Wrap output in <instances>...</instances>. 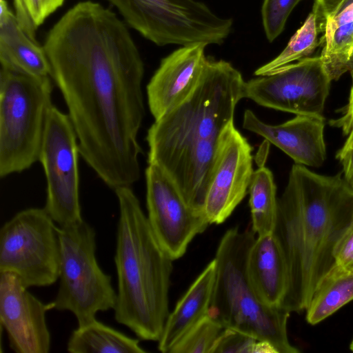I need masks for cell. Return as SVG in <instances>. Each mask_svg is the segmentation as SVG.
Segmentation results:
<instances>
[{"mask_svg": "<svg viewBox=\"0 0 353 353\" xmlns=\"http://www.w3.org/2000/svg\"><path fill=\"white\" fill-rule=\"evenodd\" d=\"M348 134L347 139L336 157L343 166L345 180L353 189V130Z\"/></svg>", "mask_w": 353, "mask_h": 353, "instance_id": "obj_29", "label": "cell"}, {"mask_svg": "<svg viewBox=\"0 0 353 353\" xmlns=\"http://www.w3.org/2000/svg\"><path fill=\"white\" fill-rule=\"evenodd\" d=\"M148 220L158 242L174 261L210 224L204 212L192 208L170 176L148 163L145 170Z\"/></svg>", "mask_w": 353, "mask_h": 353, "instance_id": "obj_11", "label": "cell"}, {"mask_svg": "<svg viewBox=\"0 0 353 353\" xmlns=\"http://www.w3.org/2000/svg\"><path fill=\"white\" fill-rule=\"evenodd\" d=\"M252 148L234 121L221 132L204 212L210 224L223 223L243 201L254 173Z\"/></svg>", "mask_w": 353, "mask_h": 353, "instance_id": "obj_12", "label": "cell"}, {"mask_svg": "<svg viewBox=\"0 0 353 353\" xmlns=\"http://www.w3.org/2000/svg\"><path fill=\"white\" fill-rule=\"evenodd\" d=\"M256 239L252 228L226 231L217 248L216 276L208 314L224 328L270 343L278 353H296L288 339L290 312L264 303L247 273L249 250Z\"/></svg>", "mask_w": 353, "mask_h": 353, "instance_id": "obj_5", "label": "cell"}, {"mask_svg": "<svg viewBox=\"0 0 353 353\" xmlns=\"http://www.w3.org/2000/svg\"><path fill=\"white\" fill-rule=\"evenodd\" d=\"M350 72H351V75H352V85H353V64H352V68H351V70H350Z\"/></svg>", "mask_w": 353, "mask_h": 353, "instance_id": "obj_32", "label": "cell"}, {"mask_svg": "<svg viewBox=\"0 0 353 353\" xmlns=\"http://www.w3.org/2000/svg\"><path fill=\"white\" fill-rule=\"evenodd\" d=\"M210 353H278L269 342L242 332L224 328Z\"/></svg>", "mask_w": 353, "mask_h": 353, "instance_id": "obj_26", "label": "cell"}, {"mask_svg": "<svg viewBox=\"0 0 353 353\" xmlns=\"http://www.w3.org/2000/svg\"><path fill=\"white\" fill-rule=\"evenodd\" d=\"M79 142L68 114L50 108L39 161L47 182L43 208L59 227L83 221L79 201Z\"/></svg>", "mask_w": 353, "mask_h": 353, "instance_id": "obj_9", "label": "cell"}, {"mask_svg": "<svg viewBox=\"0 0 353 353\" xmlns=\"http://www.w3.org/2000/svg\"><path fill=\"white\" fill-rule=\"evenodd\" d=\"M347 0H315L314 7L316 8L319 19L322 18L323 21L336 14L346 4Z\"/></svg>", "mask_w": 353, "mask_h": 353, "instance_id": "obj_30", "label": "cell"}, {"mask_svg": "<svg viewBox=\"0 0 353 353\" xmlns=\"http://www.w3.org/2000/svg\"><path fill=\"white\" fill-rule=\"evenodd\" d=\"M51 77L1 68L0 176L20 173L39 161L49 110Z\"/></svg>", "mask_w": 353, "mask_h": 353, "instance_id": "obj_6", "label": "cell"}, {"mask_svg": "<svg viewBox=\"0 0 353 353\" xmlns=\"http://www.w3.org/2000/svg\"><path fill=\"white\" fill-rule=\"evenodd\" d=\"M53 309L25 287L14 274L0 272V322L17 353H48L50 334L46 314Z\"/></svg>", "mask_w": 353, "mask_h": 353, "instance_id": "obj_13", "label": "cell"}, {"mask_svg": "<svg viewBox=\"0 0 353 353\" xmlns=\"http://www.w3.org/2000/svg\"><path fill=\"white\" fill-rule=\"evenodd\" d=\"M353 225V189L339 173L323 176L295 163L281 196L273 234L288 271L280 307L307 309L322 278L336 265L337 245Z\"/></svg>", "mask_w": 353, "mask_h": 353, "instance_id": "obj_2", "label": "cell"}, {"mask_svg": "<svg viewBox=\"0 0 353 353\" xmlns=\"http://www.w3.org/2000/svg\"><path fill=\"white\" fill-rule=\"evenodd\" d=\"M114 191L119 208L114 318L141 339L159 341L170 314L173 260L158 242L131 188Z\"/></svg>", "mask_w": 353, "mask_h": 353, "instance_id": "obj_3", "label": "cell"}, {"mask_svg": "<svg viewBox=\"0 0 353 353\" xmlns=\"http://www.w3.org/2000/svg\"><path fill=\"white\" fill-rule=\"evenodd\" d=\"M331 81L321 57H307L245 81L243 98L296 115H322Z\"/></svg>", "mask_w": 353, "mask_h": 353, "instance_id": "obj_10", "label": "cell"}, {"mask_svg": "<svg viewBox=\"0 0 353 353\" xmlns=\"http://www.w3.org/2000/svg\"><path fill=\"white\" fill-rule=\"evenodd\" d=\"M204 43L183 46L163 58L147 88L148 104L157 120L181 103L199 81L207 61Z\"/></svg>", "mask_w": 353, "mask_h": 353, "instance_id": "obj_14", "label": "cell"}, {"mask_svg": "<svg viewBox=\"0 0 353 353\" xmlns=\"http://www.w3.org/2000/svg\"><path fill=\"white\" fill-rule=\"evenodd\" d=\"M247 273L260 299L270 306H280L288 283L285 261L273 233L256 237L248 252Z\"/></svg>", "mask_w": 353, "mask_h": 353, "instance_id": "obj_17", "label": "cell"}, {"mask_svg": "<svg viewBox=\"0 0 353 353\" xmlns=\"http://www.w3.org/2000/svg\"><path fill=\"white\" fill-rule=\"evenodd\" d=\"M65 0H12L15 15L21 28L35 40L36 31Z\"/></svg>", "mask_w": 353, "mask_h": 353, "instance_id": "obj_25", "label": "cell"}, {"mask_svg": "<svg viewBox=\"0 0 353 353\" xmlns=\"http://www.w3.org/2000/svg\"><path fill=\"white\" fill-rule=\"evenodd\" d=\"M1 68L26 75L51 77L50 65L43 48L20 26L6 0H0Z\"/></svg>", "mask_w": 353, "mask_h": 353, "instance_id": "obj_16", "label": "cell"}, {"mask_svg": "<svg viewBox=\"0 0 353 353\" xmlns=\"http://www.w3.org/2000/svg\"><path fill=\"white\" fill-rule=\"evenodd\" d=\"M244 84L242 74L230 63L208 59L193 92L149 128L148 163L168 172L192 146L219 138L234 121Z\"/></svg>", "mask_w": 353, "mask_h": 353, "instance_id": "obj_4", "label": "cell"}, {"mask_svg": "<svg viewBox=\"0 0 353 353\" xmlns=\"http://www.w3.org/2000/svg\"><path fill=\"white\" fill-rule=\"evenodd\" d=\"M43 46L80 155L110 188L130 187L140 177L144 64L127 26L101 3L80 1Z\"/></svg>", "mask_w": 353, "mask_h": 353, "instance_id": "obj_1", "label": "cell"}, {"mask_svg": "<svg viewBox=\"0 0 353 353\" xmlns=\"http://www.w3.org/2000/svg\"><path fill=\"white\" fill-rule=\"evenodd\" d=\"M301 1H263L261 7L262 21L265 36L270 42H272L283 32L290 12Z\"/></svg>", "mask_w": 353, "mask_h": 353, "instance_id": "obj_27", "label": "cell"}, {"mask_svg": "<svg viewBox=\"0 0 353 353\" xmlns=\"http://www.w3.org/2000/svg\"><path fill=\"white\" fill-rule=\"evenodd\" d=\"M320 55L330 79L338 80L353 64V2L324 20Z\"/></svg>", "mask_w": 353, "mask_h": 353, "instance_id": "obj_19", "label": "cell"}, {"mask_svg": "<svg viewBox=\"0 0 353 353\" xmlns=\"http://www.w3.org/2000/svg\"><path fill=\"white\" fill-rule=\"evenodd\" d=\"M215 259L210 261L169 314L158 349L170 352L174 345L208 314L216 276Z\"/></svg>", "mask_w": 353, "mask_h": 353, "instance_id": "obj_18", "label": "cell"}, {"mask_svg": "<svg viewBox=\"0 0 353 353\" xmlns=\"http://www.w3.org/2000/svg\"><path fill=\"white\" fill-rule=\"evenodd\" d=\"M67 350L71 353H145L139 341L120 332L96 319L78 325L72 332Z\"/></svg>", "mask_w": 353, "mask_h": 353, "instance_id": "obj_20", "label": "cell"}, {"mask_svg": "<svg viewBox=\"0 0 353 353\" xmlns=\"http://www.w3.org/2000/svg\"><path fill=\"white\" fill-rule=\"evenodd\" d=\"M243 127L281 149L297 164L319 167L325 160V121L322 115L299 114L283 123L271 125L247 110Z\"/></svg>", "mask_w": 353, "mask_h": 353, "instance_id": "obj_15", "label": "cell"}, {"mask_svg": "<svg viewBox=\"0 0 353 353\" xmlns=\"http://www.w3.org/2000/svg\"><path fill=\"white\" fill-rule=\"evenodd\" d=\"M252 230L257 236L273 232L277 217L276 187L272 172L262 166L254 171L248 188Z\"/></svg>", "mask_w": 353, "mask_h": 353, "instance_id": "obj_22", "label": "cell"}, {"mask_svg": "<svg viewBox=\"0 0 353 353\" xmlns=\"http://www.w3.org/2000/svg\"><path fill=\"white\" fill-rule=\"evenodd\" d=\"M319 14L315 7L303 25L291 37L287 46L274 59L254 72L257 77L272 74L292 62L307 58L318 46Z\"/></svg>", "mask_w": 353, "mask_h": 353, "instance_id": "obj_23", "label": "cell"}, {"mask_svg": "<svg viewBox=\"0 0 353 353\" xmlns=\"http://www.w3.org/2000/svg\"><path fill=\"white\" fill-rule=\"evenodd\" d=\"M57 229L44 208L17 212L0 230V272L15 274L28 288L54 283L61 256Z\"/></svg>", "mask_w": 353, "mask_h": 353, "instance_id": "obj_8", "label": "cell"}, {"mask_svg": "<svg viewBox=\"0 0 353 353\" xmlns=\"http://www.w3.org/2000/svg\"><path fill=\"white\" fill-rule=\"evenodd\" d=\"M350 348L353 352V340H352V341L350 343Z\"/></svg>", "mask_w": 353, "mask_h": 353, "instance_id": "obj_34", "label": "cell"}, {"mask_svg": "<svg viewBox=\"0 0 353 353\" xmlns=\"http://www.w3.org/2000/svg\"><path fill=\"white\" fill-rule=\"evenodd\" d=\"M353 301V271L335 265L318 283L306 309V320L317 324Z\"/></svg>", "mask_w": 353, "mask_h": 353, "instance_id": "obj_21", "label": "cell"}, {"mask_svg": "<svg viewBox=\"0 0 353 353\" xmlns=\"http://www.w3.org/2000/svg\"><path fill=\"white\" fill-rule=\"evenodd\" d=\"M224 327L208 314L192 327L169 353H210Z\"/></svg>", "mask_w": 353, "mask_h": 353, "instance_id": "obj_24", "label": "cell"}, {"mask_svg": "<svg viewBox=\"0 0 353 353\" xmlns=\"http://www.w3.org/2000/svg\"><path fill=\"white\" fill-rule=\"evenodd\" d=\"M353 2V0H347V2H346V4H345V6H347V5H349L350 3H352ZM344 7V8H345Z\"/></svg>", "mask_w": 353, "mask_h": 353, "instance_id": "obj_33", "label": "cell"}, {"mask_svg": "<svg viewBox=\"0 0 353 353\" xmlns=\"http://www.w3.org/2000/svg\"><path fill=\"white\" fill-rule=\"evenodd\" d=\"M343 114L339 119L331 121L330 125L342 129L345 134L353 130V85L350 90L349 102L343 109Z\"/></svg>", "mask_w": 353, "mask_h": 353, "instance_id": "obj_31", "label": "cell"}, {"mask_svg": "<svg viewBox=\"0 0 353 353\" xmlns=\"http://www.w3.org/2000/svg\"><path fill=\"white\" fill-rule=\"evenodd\" d=\"M334 258L336 265L353 271V225L337 245Z\"/></svg>", "mask_w": 353, "mask_h": 353, "instance_id": "obj_28", "label": "cell"}, {"mask_svg": "<svg viewBox=\"0 0 353 353\" xmlns=\"http://www.w3.org/2000/svg\"><path fill=\"white\" fill-rule=\"evenodd\" d=\"M57 230L61 252L59 285L51 303L53 309L71 312L78 325H83L94 320L97 312L114 309L117 292L111 276L97 263L94 228L82 221L58 226Z\"/></svg>", "mask_w": 353, "mask_h": 353, "instance_id": "obj_7", "label": "cell"}]
</instances>
